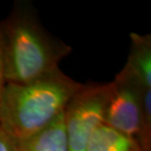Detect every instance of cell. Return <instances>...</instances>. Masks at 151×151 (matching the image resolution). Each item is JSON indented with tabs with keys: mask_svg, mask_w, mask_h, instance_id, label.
I'll return each mask as SVG.
<instances>
[{
	"mask_svg": "<svg viewBox=\"0 0 151 151\" xmlns=\"http://www.w3.org/2000/svg\"><path fill=\"white\" fill-rule=\"evenodd\" d=\"M6 83L26 84L59 69L72 48L46 32L29 6L17 5L0 22Z\"/></svg>",
	"mask_w": 151,
	"mask_h": 151,
	"instance_id": "1",
	"label": "cell"
},
{
	"mask_svg": "<svg viewBox=\"0 0 151 151\" xmlns=\"http://www.w3.org/2000/svg\"><path fill=\"white\" fill-rule=\"evenodd\" d=\"M83 84L60 68L26 84L7 83L0 102V129L15 141L32 137L64 112Z\"/></svg>",
	"mask_w": 151,
	"mask_h": 151,
	"instance_id": "2",
	"label": "cell"
},
{
	"mask_svg": "<svg viewBox=\"0 0 151 151\" xmlns=\"http://www.w3.org/2000/svg\"><path fill=\"white\" fill-rule=\"evenodd\" d=\"M112 81L87 83L75 93L64 110V122L69 150L86 151L94 129L103 124Z\"/></svg>",
	"mask_w": 151,
	"mask_h": 151,
	"instance_id": "3",
	"label": "cell"
},
{
	"mask_svg": "<svg viewBox=\"0 0 151 151\" xmlns=\"http://www.w3.org/2000/svg\"><path fill=\"white\" fill-rule=\"evenodd\" d=\"M142 86H145L123 68L112 81V91L103 119L104 125L134 138L138 144L142 129L140 108V88Z\"/></svg>",
	"mask_w": 151,
	"mask_h": 151,
	"instance_id": "4",
	"label": "cell"
},
{
	"mask_svg": "<svg viewBox=\"0 0 151 151\" xmlns=\"http://www.w3.org/2000/svg\"><path fill=\"white\" fill-rule=\"evenodd\" d=\"M16 151H70L64 112L41 131L25 139L15 141Z\"/></svg>",
	"mask_w": 151,
	"mask_h": 151,
	"instance_id": "5",
	"label": "cell"
},
{
	"mask_svg": "<svg viewBox=\"0 0 151 151\" xmlns=\"http://www.w3.org/2000/svg\"><path fill=\"white\" fill-rule=\"evenodd\" d=\"M131 49L124 68L132 74L141 84L151 87V35L132 32Z\"/></svg>",
	"mask_w": 151,
	"mask_h": 151,
	"instance_id": "6",
	"label": "cell"
},
{
	"mask_svg": "<svg viewBox=\"0 0 151 151\" xmlns=\"http://www.w3.org/2000/svg\"><path fill=\"white\" fill-rule=\"evenodd\" d=\"M86 151H142L134 138L102 124L92 132Z\"/></svg>",
	"mask_w": 151,
	"mask_h": 151,
	"instance_id": "7",
	"label": "cell"
},
{
	"mask_svg": "<svg viewBox=\"0 0 151 151\" xmlns=\"http://www.w3.org/2000/svg\"><path fill=\"white\" fill-rule=\"evenodd\" d=\"M0 151H16L15 142L0 129Z\"/></svg>",
	"mask_w": 151,
	"mask_h": 151,
	"instance_id": "8",
	"label": "cell"
},
{
	"mask_svg": "<svg viewBox=\"0 0 151 151\" xmlns=\"http://www.w3.org/2000/svg\"><path fill=\"white\" fill-rule=\"evenodd\" d=\"M6 80L4 76V67H3V60H2V53H1V44H0V102H1L3 90L6 86Z\"/></svg>",
	"mask_w": 151,
	"mask_h": 151,
	"instance_id": "9",
	"label": "cell"
}]
</instances>
